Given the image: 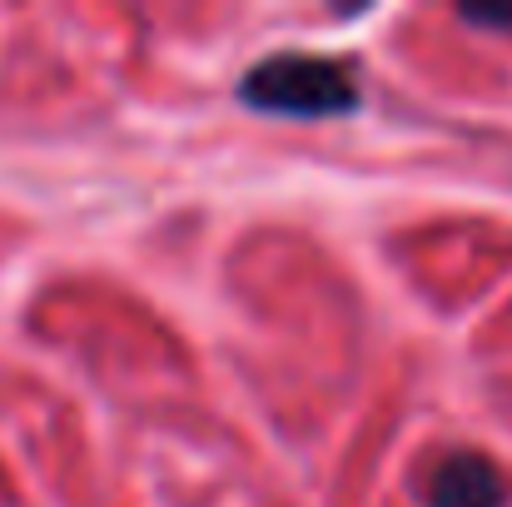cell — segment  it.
I'll use <instances>...</instances> for the list:
<instances>
[{"label": "cell", "mask_w": 512, "mask_h": 507, "mask_svg": "<svg viewBox=\"0 0 512 507\" xmlns=\"http://www.w3.org/2000/svg\"><path fill=\"white\" fill-rule=\"evenodd\" d=\"M239 100L264 115H289V120H339L358 110V80L343 60L284 50L244 70Z\"/></svg>", "instance_id": "cell-1"}, {"label": "cell", "mask_w": 512, "mask_h": 507, "mask_svg": "<svg viewBox=\"0 0 512 507\" xmlns=\"http://www.w3.org/2000/svg\"><path fill=\"white\" fill-rule=\"evenodd\" d=\"M508 498V473L488 453H473V448H458V453L438 458L428 468V483H423V503L428 507H508Z\"/></svg>", "instance_id": "cell-2"}, {"label": "cell", "mask_w": 512, "mask_h": 507, "mask_svg": "<svg viewBox=\"0 0 512 507\" xmlns=\"http://www.w3.org/2000/svg\"><path fill=\"white\" fill-rule=\"evenodd\" d=\"M458 15H463L468 25H488V30H512V10H503V5H498V10H478V5H463Z\"/></svg>", "instance_id": "cell-3"}]
</instances>
